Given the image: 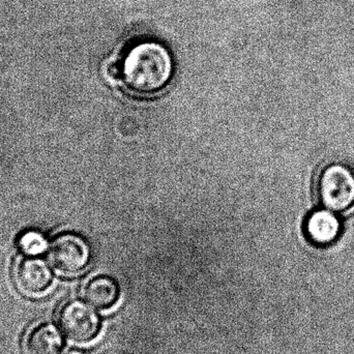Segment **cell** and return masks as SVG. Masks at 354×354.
<instances>
[{"label": "cell", "mask_w": 354, "mask_h": 354, "mask_svg": "<svg viewBox=\"0 0 354 354\" xmlns=\"http://www.w3.org/2000/svg\"><path fill=\"white\" fill-rule=\"evenodd\" d=\"M114 72L120 74L124 86L131 93L149 95L163 91L174 73V62L169 50L151 39L131 44Z\"/></svg>", "instance_id": "1"}, {"label": "cell", "mask_w": 354, "mask_h": 354, "mask_svg": "<svg viewBox=\"0 0 354 354\" xmlns=\"http://www.w3.org/2000/svg\"><path fill=\"white\" fill-rule=\"evenodd\" d=\"M317 193L324 208L345 212L354 205V172L342 163H332L318 177Z\"/></svg>", "instance_id": "2"}, {"label": "cell", "mask_w": 354, "mask_h": 354, "mask_svg": "<svg viewBox=\"0 0 354 354\" xmlns=\"http://www.w3.org/2000/svg\"><path fill=\"white\" fill-rule=\"evenodd\" d=\"M48 258L54 268L62 274H78L88 266L91 249L88 241L76 233L57 235L48 250Z\"/></svg>", "instance_id": "3"}, {"label": "cell", "mask_w": 354, "mask_h": 354, "mask_svg": "<svg viewBox=\"0 0 354 354\" xmlns=\"http://www.w3.org/2000/svg\"><path fill=\"white\" fill-rule=\"evenodd\" d=\"M58 322L66 336L73 342L84 344L97 338L101 319L88 304L79 299L66 301L60 308Z\"/></svg>", "instance_id": "4"}, {"label": "cell", "mask_w": 354, "mask_h": 354, "mask_svg": "<svg viewBox=\"0 0 354 354\" xmlns=\"http://www.w3.org/2000/svg\"><path fill=\"white\" fill-rule=\"evenodd\" d=\"M51 270L44 260L25 256L19 257L14 266L17 288L27 297H39L51 286Z\"/></svg>", "instance_id": "5"}, {"label": "cell", "mask_w": 354, "mask_h": 354, "mask_svg": "<svg viewBox=\"0 0 354 354\" xmlns=\"http://www.w3.org/2000/svg\"><path fill=\"white\" fill-rule=\"evenodd\" d=\"M64 347L62 334L54 324L46 322L31 328L23 342L24 354H60Z\"/></svg>", "instance_id": "6"}, {"label": "cell", "mask_w": 354, "mask_h": 354, "mask_svg": "<svg viewBox=\"0 0 354 354\" xmlns=\"http://www.w3.org/2000/svg\"><path fill=\"white\" fill-rule=\"evenodd\" d=\"M306 234L316 245H330L338 239L341 231V222L332 210H316L306 221Z\"/></svg>", "instance_id": "7"}, {"label": "cell", "mask_w": 354, "mask_h": 354, "mask_svg": "<svg viewBox=\"0 0 354 354\" xmlns=\"http://www.w3.org/2000/svg\"><path fill=\"white\" fill-rule=\"evenodd\" d=\"M120 295L118 283L107 276L95 277L84 287L85 299L97 309H111L118 304Z\"/></svg>", "instance_id": "8"}, {"label": "cell", "mask_w": 354, "mask_h": 354, "mask_svg": "<svg viewBox=\"0 0 354 354\" xmlns=\"http://www.w3.org/2000/svg\"><path fill=\"white\" fill-rule=\"evenodd\" d=\"M19 245L25 254L35 256L47 249V241L41 233L37 231L25 232L19 241Z\"/></svg>", "instance_id": "9"}, {"label": "cell", "mask_w": 354, "mask_h": 354, "mask_svg": "<svg viewBox=\"0 0 354 354\" xmlns=\"http://www.w3.org/2000/svg\"><path fill=\"white\" fill-rule=\"evenodd\" d=\"M66 354H83L82 353H79V351H70V353Z\"/></svg>", "instance_id": "10"}]
</instances>
